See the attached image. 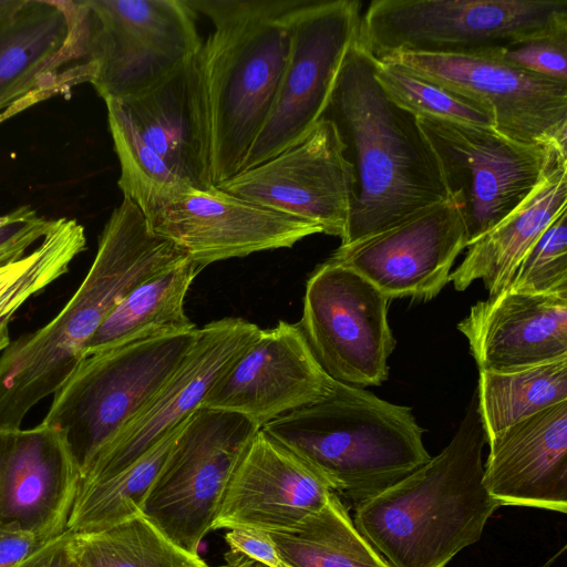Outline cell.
I'll list each match as a JSON object with an SVG mask.
<instances>
[{"label":"cell","instance_id":"ac0fdd59","mask_svg":"<svg viewBox=\"0 0 567 567\" xmlns=\"http://www.w3.org/2000/svg\"><path fill=\"white\" fill-rule=\"evenodd\" d=\"M466 247L461 205L453 198L363 240L339 246L328 258L353 269L389 300L429 301L450 281Z\"/></svg>","mask_w":567,"mask_h":567},{"label":"cell","instance_id":"b9f144b4","mask_svg":"<svg viewBox=\"0 0 567 567\" xmlns=\"http://www.w3.org/2000/svg\"><path fill=\"white\" fill-rule=\"evenodd\" d=\"M61 567H83L80 561L74 557V555L71 553L70 545L66 553V556L64 558V561Z\"/></svg>","mask_w":567,"mask_h":567},{"label":"cell","instance_id":"4dcf8cb0","mask_svg":"<svg viewBox=\"0 0 567 567\" xmlns=\"http://www.w3.org/2000/svg\"><path fill=\"white\" fill-rule=\"evenodd\" d=\"M107 122L120 163L117 185L123 197L132 200L146 218L193 189L181 182L150 151L115 100H105Z\"/></svg>","mask_w":567,"mask_h":567},{"label":"cell","instance_id":"3957f363","mask_svg":"<svg viewBox=\"0 0 567 567\" xmlns=\"http://www.w3.org/2000/svg\"><path fill=\"white\" fill-rule=\"evenodd\" d=\"M486 443L475 392L440 454L354 509L355 527L390 567H445L480 540L499 507L483 483Z\"/></svg>","mask_w":567,"mask_h":567},{"label":"cell","instance_id":"74e56055","mask_svg":"<svg viewBox=\"0 0 567 567\" xmlns=\"http://www.w3.org/2000/svg\"><path fill=\"white\" fill-rule=\"evenodd\" d=\"M72 538L70 530L50 540L14 567H61Z\"/></svg>","mask_w":567,"mask_h":567},{"label":"cell","instance_id":"484cf974","mask_svg":"<svg viewBox=\"0 0 567 567\" xmlns=\"http://www.w3.org/2000/svg\"><path fill=\"white\" fill-rule=\"evenodd\" d=\"M200 270L186 258L137 286L104 320L81 359L134 342L195 331L184 305Z\"/></svg>","mask_w":567,"mask_h":567},{"label":"cell","instance_id":"9a60e30c","mask_svg":"<svg viewBox=\"0 0 567 567\" xmlns=\"http://www.w3.org/2000/svg\"><path fill=\"white\" fill-rule=\"evenodd\" d=\"M259 332L255 323L231 317L198 328L184 359L151 401L81 467V485L125 468L202 409L214 384Z\"/></svg>","mask_w":567,"mask_h":567},{"label":"cell","instance_id":"1f68e13d","mask_svg":"<svg viewBox=\"0 0 567 567\" xmlns=\"http://www.w3.org/2000/svg\"><path fill=\"white\" fill-rule=\"evenodd\" d=\"M373 59V73L386 96L415 117L494 127L489 113L477 104L420 79L395 63Z\"/></svg>","mask_w":567,"mask_h":567},{"label":"cell","instance_id":"52a82bcc","mask_svg":"<svg viewBox=\"0 0 567 567\" xmlns=\"http://www.w3.org/2000/svg\"><path fill=\"white\" fill-rule=\"evenodd\" d=\"M197 330L81 359L54 392L42 422L64 432L82 467L151 401L184 359Z\"/></svg>","mask_w":567,"mask_h":567},{"label":"cell","instance_id":"6da1fadb","mask_svg":"<svg viewBox=\"0 0 567 567\" xmlns=\"http://www.w3.org/2000/svg\"><path fill=\"white\" fill-rule=\"evenodd\" d=\"M188 258L154 234L128 198L113 209L93 262L60 312L22 334L0 355V429H19L40 401L75 370L94 333L137 286Z\"/></svg>","mask_w":567,"mask_h":567},{"label":"cell","instance_id":"d6986e66","mask_svg":"<svg viewBox=\"0 0 567 567\" xmlns=\"http://www.w3.org/2000/svg\"><path fill=\"white\" fill-rule=\"evenodd\" d=\"M81 484L63 431L43 422L0 429V525H18L48 542L61 536Z\"/></svg>","mask_w":567,"mask_h":567},{"label":"cell","instance_id":"4316f807","mask_svg":"<svg viewBox=\"0 0 567 567\" xmlns=\"http://www.w3.org/2000/svg\"><path fill=\"white\" fill-rule=\"evenodd\" d=\"M269 535L289 567H390L333 492L298 525Z\"/></svg>","mask_w":567,"mask_h":567},{"label":"cell","instance_id":"9c48e42d","mask_svg":"<svg viewBox=\"0 0 567 567\" xmlns=\"http://www.w3.org/2000/svg\"><path fill=\"white\" fill-rule=\"evenodd\" d=\"M259 429L237 413L197 410L169 451L140 514L174 544L198 555L228 483Z\"/></svg>","mask_w":567,"mask_h":567},{"label":"cell","instance_id":"7bdbcfd3","mask_svg":"<svg viewBox=\"0 0 567 567\" xmlns=\"http://www.w3.org/2000/svg\"><path fill=\"white\" fill-rule=\"evenodd\" d=\"M11 218V213L0 216V227L7 224Z\"/></svg>","mask_w":567,"mask_h":567},{"label":"cell","instance_id":"f35d334b","mask_svg":"<svg viewBox=\"0 0 567 567\" xmlns=\"http://www.w3.org/2000/svg\"><path fill=\"white\" fill-rule=\"evenodd\" d=\"M56 95L66 96L62 90L55 87L40 89L29 93L0 113V125L7 120L25 111L27 109H30L31 106Z\"/></svg>","mask_w":567,"mask_h":567},{"label":"cell","instance_id":"d4e9b609","mask_svg":"<svg viewBox=\"0 0 567 567\" xmlns=\"http://www.w3.org/2000/svg\"><path fill=\"white\" fill-rule=\"evenodd\" d=\"M566 209L567 157H560L507 217L467 246L463 261L450 274V281L463 291L481 279L489 297L506 291L525 255Z\"/></svg>","mask_w":567,"mask_h":567},{"label":"cell","instance_id":"ba28073f","mask_svg":"<svg viewBox=\"0 0 567 567\" xmlns=\"http://www.w3.org/2000/svg\"><path fill=\"white\" fill-rule=\"evenodd\" d=\"M100 97L148 87L197 53L203 41L186 0H74Z\"/></svg>","mask_w":567,"mask_h":567},{"label":"cell","instance_id":"ab89813d","mask_svg":"<svg viewBox=\"0 0 567 567\" xmlns=\"http://www.w3.org/2000/svg\"><path fill=\"white\" fill-rule=\"evenodd\" d=\"M209 567V566H207ZM215 567H266L265 565L237 553L228 551L225 554V561Z\"/></svg>","mask_w":567,"mask_h":567},{"label":"cell","instance_id":"d590c367","mask_svg":"<svg viewBox=\"0 0 567 567\" xmlns=\"http://www.w3.org/2000/svg\"><path fill=\"white\" fill-rule=\"evenodd\" d=\"M229 551L243 554L266 567H289L269 533L252 528H234L225 535Z\"/></svg>","mask_w":567,"mask_h":567},{"label":"cell","instance_id":"7a4b0ae2","mask_svg":"<svg viewBox=\"0 0 567 567\" xmlns=\"http://www.w3.org/2000/svg\"><path fill=\"white\" fill-rule=\"evenodd\" d=\"M322 117L338 128L355 177L349 226L340 246L453 199L416 117L386 96L375 80L372 56L358 41L344 59Z\"/></svg>","mask_w":567,"mask_h":567},{"label":"cell","instance_id":"e0dca14e","mask_svg":"<svg viewBox=\"0 0 567 567\" xmlns=\"http://www.w3.org/2000/svg\"><path fill=\"white\" fill-rule=\"evenodd\" d=\"M147 219L202 269L213 262L290 248L320 227L257 205L216 186L189 189Z\"/></svg>","mask_w":567,"mask_h":567},{"label":"cell","instance_id":"cb8c5ba5","mask_svg":"<svg viewBox=\"0 0 567 567\" xmlns=\"http://www.w3.org/2000/svg\"><path fill=\"white\" fill-rule=\"evenodd\" d=\"M487 443L483 483L499 506L567 512V401L507 427Z\"/></svg>","mask_w":567,"mask_h":567},{"label":"cell","instance_id":"f1b7e54d","mask_svg":"<svg viewBox=\"0 0 567 567\" xmlns=\"http://www.w3.org/2000/svg\"><path fill=\"white\" fill-rule=\"evenodd\" d=\"M188 419L116 474L81 485L68 530L100 532L138 515L145 495Z\"/></svg>","mask_w":567,"mask_h":567},{"label":"cell","instance_id":"5b68a950","mask_svg":"<svg viewBox=\"0 0 567 567\" xmlns=\"http://www.w3.org/2000/svg\"><path fill=\"white\" fill-rule=\"evenodd\" d=\"M260 429L324 476L349 511L431 458L411 408L341 382L327 399Z\"/></svg>","mask_w":567,"mask_h":567},{"label":"cell","instance_id":"836d02e7","mask_svg":"<svg viewBox=\"0 0 567 567\" xmlns=\"http://www.w3.org/2000/svg\"><path fill=\"white\" fill-rule=\"evenodd\" d=\"M494 52L514 66L567 83V34L539 39Z\"/></svg>","mask_w":567,"mask_h":567},{"label":"cell","instance_id":"7402d4cb","mask_svg":"<svg viewBox=\"0 0 567 567\" xmlns=\"http://www.w3.org/2000/svg\"><path fill=\"white\" fill-rule=\"evenodd\" d=\"M68 0H22L0 22V113L47 87L68 96L91 83L95 68L83 50Z\"/></svg>","mask_w":567,"mask_h":567},{"label":"cell","instance_id":"5bb4252c","mask_svg":"<svg viewBox=\"0 0 567 567\" xmlns=\"http://www.w3.org/2000/svg\"><path fill=\"white\" fill-rule=\"evenodd\" d=\"M216 187L311 223L322 234L342 241L349 226L355 177L338 128L321 117L298 143Z\"/></svg>","mask_w":567,"mask_h":567},{"label":"cell","instance_id":"603a6c76","mask_svg":"<svg viewBox=\"0 0 567 567\" xmlns=\"http://www.w3.org/2000/svg\"><path fill=\"white\" fill-rule=\"evenodd\" d=\"M480 372L567 358V297L506 290L477 301L457 323Z\"/></svg>","mask_w":567,"mask_h":567},{"label":"cell","instance_id":"30bf717a","mask_svg":"<svg viewBox=\"0 0 567 567\" xmlns=\"http://www.w3.org/2000/svg\"><path fill=\"white\" fill-rule=\"evenodd\" d=\"M461 205L466 247L507 217L567 153L519 143L494 127L416 117Z\"/></svg>","mask_w":567,"mask_h":567},{"label":"cell","instance_id":"ffe728a7","mask_svg":"<svg viewBox=\"0 0 567 567\" xmlns=\"http://www.w3.org/2000/svg\"><path fill=\"white\" fill-rule=\"evenodd\" d=\"M115 101L144 145L181 182L193 189L215 186L202 48L148 87Z\"/></svg>","mask_w":567,"mask_h":567},{"label":"cell","instance_id":"277c9868","mask_svg":"<svg viewBox=\"0 0 567 567\" xmlns=\"http://www.w3.org/2000/svg\"><path fill=\"white\" fill-rule=\"evenodd\" d=\"M301 0H186L213 23L202 45L215 186L237 175L274 107Z\"/></svg>","mask_w":567,"mask_h":567},{"label":"cell","instance_id":"4fadbf2b","mask_svg":"<svg viewBox=\"0 0 567 567\" xmlns=\"http://www.w3.org/2000/svg\"><path fill=\"white\" fill-rule=\"evenodd\" d=\"M388 302L365 277L336 261L327 259L312 271L298 324L332 379L357 388L388 379L395 347Z\"/></svg>","mask_w":567,"mask_h":567},{"label":"cell","instance_id":"8992f818","mask_svg":"<svg viewBox=\"0 0 567 567\" xmlns=\"http://www.w3.org/2000/svg\"><path fill=\"white\" fill-rule=\"evenodd\" d=\"M567 34V0H374L359 45L372 58L468 55Z\"/></svg>","mask_w":567,"mask_h":567},{"label":"cell","instance_id":"2e32d148","mask_svg":"<svg viewBox=\"0 0 567 567\" xmlns=\"http://www.w3.org/2000/svg\"><path fill=\"white\" fill-rule=\"evenodd\" d=\"M338 381L313 354L298 323L280 320L218 379L202 408L240 414L259 427L330 396Z\"/></svg>","mask_w":567,"mask_h":567},{"label":"cell","instance_id":"8d00e7d4","mask_svg":"<svg viewBox=\"0 0 567 567\" xmlns=\"http://www.w3.org/2000/svg\"><path fill=\"white\" fill-rule=\"evenodd\" d=\"M49 542L18 525H0V567H14Z\"/></svg>","mask_w":567,"mask_h":567},{"label":"cell","instance_id":"44dd1931","mask_svg":"<svg viewBox=\"0 0 567 567\" xmlns=\"http://www.w3.org/2000/svg\"><path fill=\"white\" fill-rule=\"evenodd\" d=\"M331 492L315 467L259 429L228 483L212 530H288L323 507Z\"/></svg>","mask_w":567,"mask_h":567},{"label":"cell","instance_id":"e575fe53","mask_svg":"<svg viewBox=\"0 0 567 567\" xmlns=\"http://www.w3.org/2000/svg\"><path fill=\"white\" fill-rule=\"evenodd\" d=\"M10 213V220L0 227V267L23 258L35 243L42 240L54 220L39 215L30 206Z\"/></svg>","mask_w":567,"mask_h":567},{"label":"cell","instance_id":"d6a6232c","mask_svg":"<svg viewBox=\"0 0 567 567\" xmlns=\"http://www.w3.org/2000/svg\"><path fill=\"white\" fill-rule=\"evenodd\" d=\"M508 289L567 297V209L551 221L525 255Z\"/></svg>","mask_w":567,"mask_h":567},{"label":"cell","instance_id":"83f0119b","mask_svg":"<svg viewBox=\"0 0 567 567\" xmlns=\"http://www.w3.org/2000/svg\"><path fill=\"white\" fill-rule=\"evenodd\" d=\"M476 395L488 442L507 427L567 401V358L507 372H480Z\"/></svg>","mask_w":567,"mask_h":567},{"label":"cell","instance_id":"8fae6325","mask_svg":"<svg viewBox=\"0 0 567 567\" xmlns=\"http://www.w3.org/2000/svg\"><path fill=\"white\" fill-rule=\"evenodd\" d=\"M361 6L358 0H301L290 12V49L280 86L241 171L298 143L322 117L344 59L358 41Z\"/></svg>","mask_w":567,"mask_h":567},{"label":"cell","instance_id":"f546056e","mask_svg":"<svg viewBox=\"0 0 567 567\" xmlns=\"http://www.w3.org/2000/svg\"><path fill=\"white\" fill-rule=\"evenodd\" d=\"M70 549L83 567H207L141 514L106 529L73 534Z\"/></svg>","mask_w":567,"mask_h":567},{"label":"cell","instance_id":"7c38bea8","mask_svg":"<svg viewBox=\"0 0 567 567\" xmlns=\"http://www.w3.org/2000/svg\"><path fill=\"white\" fill-rule=\"evenodd\" d=\"M379 60L477 104L491 114L494 128L511 140L567 153V83L514 66L494 51L401 53Z\"/></svg>","mask_w":567,"mask_h":567},{"label":"cell","instance_id":"60d3db41","mask_svg":"<svg viewBox=\"0 0 567 567\" xmlns=\"http://www.w3.org/2000/svg\"><path fill=\"white\" fill-rule=\"evenodd\" d=\"M22 0H0V22L17 9Z\"/></svg>","mask_w":567,"mask_h":567}]
</instances>
